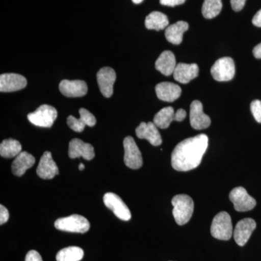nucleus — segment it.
I'll use <instances>...</instances> for the list:
<instances>
[{
  "instance_id": "30",
  "label": "nucleus",
  "mask_w": 261,
  "mask_h": 261,
  "mask_svg": "<svg viewBox=\"0 0 261 261\" xmlns=\"http://www.w3.org/2000/svg\"><path fill=\"white\" fill-rule=\"evenodd\" d=\"M10 215L8 209L4 205H0V224H5L9 219Z\"/></svg>"
},
{
  "instance_id": "15",
  "label": "nucleus",
  "mask_w": 261,
  "mask_h": 261,
  "mask_svg": "<svg viewBox=\"0 0 261 261\" xmlns=\"http://www.w3.org/2000/svg\"><path fill=\"white\" fill-rule=\"evenodd\" d=\"M93 146L86 143L80 139H73L70 141L68 147V155L71 159L82 157L87 161H91L94 158Z\"/></svg>"
},
{
  "instance_id": "37",
  "label": "nucleus",
  "mask_w": 261,
  "mask_h": 261,
  "mask_svg": "<svg viewBox=\"0 0 261 261\" xmlns=\"http://www.w3.org/2000/svg\"><path fill=\"white\" fill-rule=\"evenodd\" d=\"M85 168V166L83 164V163H80V166H79V169L80 171H83V170Z\"/></svg>"
},
{
  "instance_id": "13",
  "label": "nucleus",
  "mask_w": 261,
  "mask_h": 261,
  "mask_svg": "<svg viewBox=\"0 0 261 261\" xmlns=\"http://www.w3.org/2000/svg\"><path fill=\"white\" fill-rule=\"evenodd\" d=\"M255 228L256 223L255 220L250 218L239 221L233 231V238L239 246L245 245Z\"/></svg>"
},
{
  "instance_id": "31",
  "label": "nucleus",
  "mask_w": 261,
  "mask_h": 261,
  "mask_svg": "<svg viewBox=\"0 0 261 261\" xmlns=\"http://www.w3.org/2000/svg\"><path fill=\"white\" fill-rule=\"evenodd\" d=\"M25 261H43L40 254L36 250H30L25 256Z\"/></svg>"
},
{
  "instance_id": "27",
  "label": "nucleus",
  "mask_w": 261,
  "mask_h": 261,
  "mask_svg": "<svg viewBox=\"0 0 261 261\" xmlns=\"http://www.w3.org/2000/svg\"><path fill=\"white\" fill-rule=\"evenodd\" d=\"M84 250L79 247H68L62 249L56 255L57 261H80L83 258Z\"/></svg>"
},
{
  "instance_id": "1",
  "label": "nucleus",
  "mask_w": 261,
  "mask_h": 261,
  "mask_svg": "<svg viewBox=\"0 0 261 261\" xmlns=\"http://www.w3.org/2000/svg\"><path fill=\"white\" fill-rule=\"evenodd\" d=\"M207 146L208 137L203 134L182 141L171 154V166L178 171L195 169L200 166Z\"/></svg>"
},
{
  "instance_id": "10",
  "label": "nucleus",
  "mask_w": 261,
  "mask_h": 261,
  "mask_svg": "<svg viewBox=\"0 0 261 261\" xmlns=\"http://www.w3.org/2000/svg\"><path fill=\"white\" fill-rule=\"evenodd\" d=\"M190 124L194 129L202 130L208 128L211 123L210 117L203 112L202 104L199 100H195L190 106Z\"/></svg>"
},
{
  "instance_id": "19",
  "label": "nucleus",
  "mask_w": 261,
  "mask_h": 261,
  "mask_svg": "<svg viewBox=\"0 0 261 261\" xmlns=\"http://www.w3.org/2000/svg\"><path fill=\"white\" fill-rule=\"evenodd\" d=\"M156 94L161 100L174 102L181 94V89L177 84L170 82H162L155 87Z\"/></svg>"
},
{
  "instance_id": "12",
  "label": "nucleus",
  "mask_w": 261,
  "mask_h": 261,
  "mask_svg": "<svg viewBox=\"0 0 261 261\" xmlns=\"http://www.w3.org/2000/svg\"><path fill=\"white\" fill-rule=\"evenodd\" d=\"M27 85L23 75L17 73H4L0 75V92H12L21 90Z\"/></svg>"
},
{
  "instance_id": "5",
  "label": "nucleus",
  "mask_w": 261,
  "mask_h": 261,
  "mask_svg": "<svg viewBox=\"0 0 261 261\" xmlns=\"http://www.w3.org/2000/svg\"><path fill=\"white\" fill-rule=\"evenodd\" d=\"M58 117V111L53 106L42 105L34 112L29 113L27 118L29 121L39 127L50 128Z\"/></svg>"
},
{
  "instance_id": "4",
  "label": "nucleus",
  "mask_w": 261,
  "mask_h": 261,
  "mask_svg": "<svg viewBox=\"0 0 261 261\" xmlns=\"http://www.w3.org/2000/svg\"><path fill=\"white\" fill-rule=\"evenodd\" d=\"M55 226L61 231L84 233L89 231L90 224L84 216L73 214L68 217L58 219L55 222Z\"/></svg>"
},
{
  "instance_id": "18",
  "label": "nucleus",
  "mask_w": 261,
  "mask_h": 261,
  "mask_svg": "<svg viewBox=\"0 0 261 261\" xmlns=\"http://www.w3.org/2000/svg\"><path fill=\"white\" fill-rule=\"evenodd\" d=\"M38 176L43 179H51L59 173L58 166L53 161L49 151L44 152L39 161L37 169Z\"/></svg>"
},
{
  "instance_id": "22",
  "label": "nucleus",
  "mask_w": 261,
  "mask_h": 261,
  "mask_svg": "<svg viewBox=\"0 0 261 261\" xmlns=\"http://www.w3.org/2000/svg\"><path fill=\"white\" fill-rule=\"evenodd\" d=\"M36 162L35 158L29 152H20L12 164V171L17 176H22L27 170L32 168Z\"/></svg>"
},
{
  "instance_id": "35",
  "label": "nucleus",
  "mask_w": 261,
  "mask_h": 261,
  "mask_svg": "<svg viewBox=\"0 0 261 261\" xmlns=\"http://www.w3.org/2000/svg\"><path fill=\"white\" fill-rule=\"evenodd\" d=\"M252 24L255 27H261V9L257 11L256 14L252 18Z\"/></svg>"
},
{
  "instance_id": "25",
  "label": "nucleus",
  "mask_w": 261,
  "mask_h": 261,
  "mask_svg": "<svg viewBox=\"0 0 261 261\" xmlns=\"http://www.w3.org/2000/svg\"><path fill=\"white\" fill-rule=\"evenodd\" d=\"M22 146L18 141L8 139L3 141L0 145V154L5 159L17 157L22 152Z\"/></svg>"
},
{
  "instance_id": "14",
  "label": "nucleus",
  "mask_w": 261,
  "mask_h": 261,
  "mask_svg": "<svg viewBox=\"0 0 261 261\" xmlns=\"http://www.w3.org/2000/svg\"><path fill=\"white\" fill-rule=\"evenodd\" d=\"M136 135L139 139L147 140L151 145L156 147L162 144L161 134L158 127L152 122H142L140 126L136 128Z\"/></svg>"
},
{
  "instance_id": "11",
  "label": "nucleus",
  "mask_w": 261,
  "mask_h": 261,
  "mask_svg": "<svg viewBox=\"0 0 261 261\" xmlns=\"http://www.w3.org/2000/svg\"><path fill=\"white\" fill-rule=\"evenodd\" d=\"M99 90L104 97L109 98L113 93V85L116 80V73L113 68L104 67L98 71L97 74Z\"/></svg>"
},
{
  "instance_id": "16",
  "label": "nucleus",
  "mask_w": 261,
  "mask_h": 261,
  "mask_svg": "<svg viewBox=\"0 0 261 261\" xmlns=\"http://www.w3.org/2000/svg\"><path fill=\"white\" fill-rule=\"evenodd\" d=\"M59 89L65 97H81L87 94L88 87L84 81L64 80L60 83Z\"/></svg>"
},
{
  "instance_id": "3",
  "label": "nucleus",
  "mask_w": 261,
  "mask_h": 261,
  "mask_svg": "<svg viewBox=\"0 0 261 261\" xmlns=\"http://www.w3.org/2000/svg\"><path fill=\"white\" fill-rule=\"evenodd\" d=\"M211 235L220 240H228L233 234V226L231 219L228 213H219L213 220L211 228Z\"/></svg>"
},
{
  "instance_id": "33",
  "label": "nucleus",
  "mask_w": 261,
  "mask_h": 261,
  "mask_svg": "<svg viewBox=\"0 0 261 261\" xmlns=\"http://www.w3.org/2000/svg\"><path fill=\"white\" fill-rule=\"evenodd\" d=\"M186 0H160V3L165 6L175 7L184 4Z\"/></svg>"
},
{
  "instance_id": "26",
  "label": "nucleus",
  "mask_w": 261,
  "mask_h": 261,
  "mask_svg": "<svg viewBox=\"0 0 261 261\" xmlns=\"http://www.w3.org/2000/svg\"><path fill=\"white\" fill-rule=\"evenodd\" d=\"M175 121L174 109L172 107H166L156 113L153 123L158 128H167L172 121Z\"/></svg>"
},
{
  "instance_id": "6",
  "label": "nucleus",
  "mask_w": 261,
  "mask_h": 261,
  "mask_svg": "<svg viewBox=\"0 0 261 261\" xmlns=\"http://www.w3.org/2000/svg\"><path fill=\"white\" fill-rule=\"evenodd\" d=\"M211 75L218 82H228L235 75V64L232 58L225 57L218 60L211 70Z\"/></svg>"
},
{
  "instance_id": "21",
  "label": "nucleus",
  "mask_w": 261,
  "mask_h": 261,
  "mask_svg": "<svg viewBox=\"0 0 261 261\" xmlns=\"http://www.w3.org/2000/svg\"><path fill=\"white\" fill-rule=\"evenodd\" d=\"M176 65L174 55L168 50L163 51L155 62L156 69L166 76L173 74Z\"/></svg>"
},
{
  "instance_id": "24",
  "label": "nucleus",
  "mask_w": 261,
  "mask_h": 261,
  "mask_svg": "<svg viewBox=\"0 0 261 261\" xmlns=\"http://www.w3.org/2000/svg\"><path fill=\"white\" fill-rule=\"evenodd\" d=\"M168 24V17L161 12H152L146 17L145 27L149 30H163L167 28Z\"/></svg>"
},
{
  "instance_id": "23",
  "label": "nucleus",
  "mask_w": 261,
  "mask_h": 261,
  "mask_svg": "<svg viewBox=\"0 0 261 261\" xmlns=\"http://www.w3.org/2000/svg\"><path fill=\"white\" fill-rule=\"evenodd\" d=\"M189 29V24L185 21L176 22L172 25H168L165 32L166 39L175 45L181 44L183 40V35Z\"/></svg>"
},
{
  "instance_id": "28",
  "label": "nucleus",
  "mask_w": 261,
  "mask_h": 261,
  "mask_svg": "<svg viewBox=\"0 0 261 261\" xmlns=\"http://www.w3.org/2000/svg\"><path fill=\"white\" fill-rule=\"evenodd\" d=\"M222 6L221 0H205L202 5V15L207 19L214 18L221 13Z\"/></svg>"
},
{
  "instance_id": "36",
  "label": "nucleus",
  "mask_w": 261,
  "mask_h": 261,
  "mask_svg": "<svg viewBox=\"0 0 261 261\" xmlns=\"http://www.w3.org/2000/svg\"><path fill=\"white\" fill-rule=\"evenodd\" d=\"M252 53H253V56H255V58L261 59V43L254 47Z\"/></svg>"
},
{
  "instance_id": "38",
  "label": "nucleus",
  "mask_w": 261,
  "mask_h": 261,
  "mask_svg": "<svg viewBox=\"0 0 261 261\" xmlns=\"http://www.w3.org/2000/svg\"><path fill=\"white\" fill-rule=\"evenodd\" d=\"M144 0H132V2H133L135 4H140L141 3H142Z\"/></svg>"
},
{
  "instance_id": "32",
  "label": "nucleus",
  "mask_w": 261,
  "mask_h": 261,
  "mask_svg": "<svg viewBox=\"0 0 261 261\" xmlns=\"http://www.w3.org/2000/svg\"><path fill=\"white\" fill-rule=\"evenodd\" d=\"M230 1H231V8L236 12L243 10L246 3V0H230Z\"/></svg>"
},
{
  "instance_id": "2",
  "label": "nucleus",
  "mask_w": 261,
  "mask_h": 261,
  "mask_svg": "<svg viewBox=\"0 0 261 261\" xmlns=\"http://www.w3.org/2000/svg\"><path fill=\"white\" fill-rule=\"evenodd\" d=\"M171 203L176 224L182 226L188 223L194 212V202L191 197L187 195H176L171 200Z\"/></svg>"
},
{
  "instance_id": "34",
  "label": "nucleus",
  "mask_w": 261,
  "mask_h": 261,
  "mask_svg": "<svg viewBox=\"0 0 261 261\" xmlns=\"http://www.w3.org/2000/svg\"><path fill=\"white\" fill-rule=\"evenodd\" d=\"M187 116L186 111L184 109H178L176 113H175V121L181 122L185 119Z\"/></svg>"
},
{
  "instance_id": "17",
  "label": "nucleus",
  "mask_w": 261,
  "mask_h": 261,
  "mask_svg": "<svg viewBox=\"0 0 261 261\" xmlns=\"http://www.w3.org/2000/svg\"><path fill=\"white\" fill-rule=\"evenodd\" d=\"M80 114V119L73 116H68L67 118V123L72 130L75 132H82L86 126L90 127L95 126L97 120L94 115L89 112L88 110L81 108Z\"/></svg>"
},
{
  "instance_id": "8",
  "label": "nucleus",
  "mask_w": 261,
  "mask_h": 261,
  "mask_svg": "<svg viewBox=\"0 0 261 261\" xmlns=\"http://www.w3.org/2000/svg\"><path fill=\"white\" fill-rule=\"evenodd\" d=\"M124 163L127 167L139 169L143 165L142 153L133 137H127L123 140Z\"/></svg>"
},
{
  "instance_id": "20",
  "label": "nucleus",
  "mask_w": 261,
  "mask_h": 261,
  "mask_svg": "<svg viewBox=\"0 0 261 261\" xmlns=\"http://www.w3.org/2000/svg\"><path fill=\"white\" fill-rule=\"evenodd\" d=\"M199 74V67L195 63H178L173 72V78L181 84H187L197 77Z\"/></svg>"
},
{
  "instance_id": "9",
  "label": "nucleus",
  "mask_w": 261,
  "mask_h": 261,
  "mask_svg": "<svg viewBox=\"0 0 261 261\" xmlns=\"http://www.w3.org/2000/svg\"><path fill=\"white\" fill-rule=\"evenodd\" d=\"M103 202L106 207L112 211L118 219L123 221H129L132 218V214L128 206L122 200L121 197L116 194L113 192L106 193L103 197Z\"/></svg>"
},
{
  "instance_id": "29",
  "label": "nucleus",
  "mask_w": 261,
  "mask_h": 261,
  "mask_svg": "<svg viewBox=\"0 0 261 261\" xmlns=\"http://www.w3.org/2000/svg\"><path fill=\"white\" fill-rule=\"evenodd\" d=\"M250 110L256 121L261 123V101L258 99L252 101L250 105Z\"/></svg>"
},
{
  "instance_id": "7",
  "label": "nucleus",
  "mask_w": 261,
  "mask_h": 261,
  "mask_svg": "<svg viewBox=\"0 0 261 261\" xmlns=\"http://www.w3.org/2000/svg\"><path fill=\"white\" fill-rule=\"evenodd\" d=\"M229 199L232 202L235 210L239 212L251 211L256 205V201L243 187H236L231 190Z\"/></svg>"
}]
</instances>
